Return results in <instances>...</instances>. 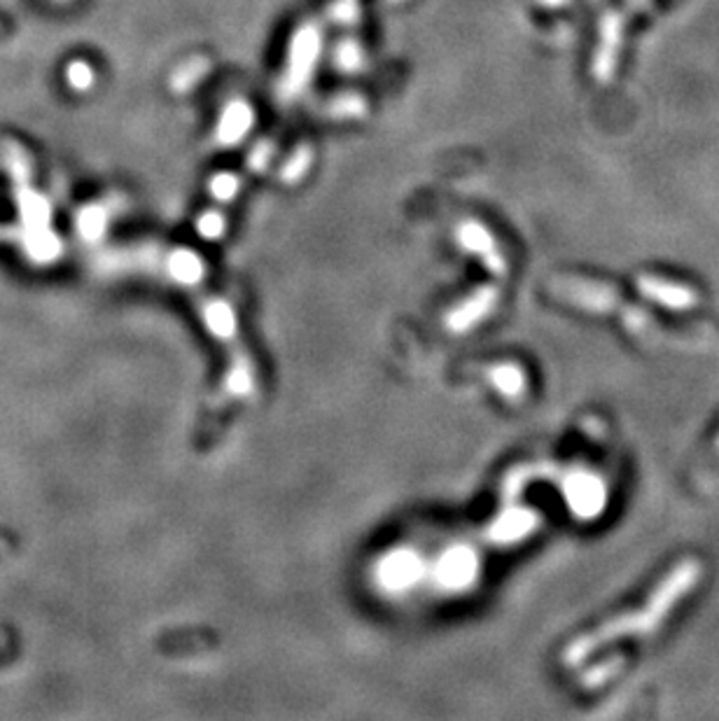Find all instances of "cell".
Masks as SVG:
<instances>
[{"label": "cell", "instance_id": "cell-3", "mask_svg": "<svg viewBox=\"0 0 719 721\" xmlns=\"http://www.w3.org/2000/svg\"><path fill=\"white\" fill-rule=\"evenodd\" d=\"M320 54H322V30L316 22H306L292 33L283 73L276 87L278 98H281L283 103L294 101V98H300L306 91L310 77H314L318 69Z\"/></svg>", "mask_w": 719, "mask_h": 721}, {"label": "cell", "instance_id": "cell-17", "mask_svg": "<svg viewBox=\"0 0 719 721\" xmlns=\"http://www.w3.org/2000/svg\"><path fill=\"white\" fill-rule=\"evenodd\" d=\"M717 474H719V432L712 439L710 451L706 453V457H703V465L698 469V479L700 481H712Z\"/></svg>", "mask_w": 719, "mask_h": 721}, {"label": "cell", "instance_id": "cell-14", "mask_svg": "<svg viewBox=\"0 0 719 721\" xmlns=\"http://www.w3.org/2000/svg\"><path fill=\"white\" fill-rule=\"evenodd\" d=\"M224 229H227L224 212L218 210V208L202 212L199 222H196V232H199L202 239H206V241H218V239H222Z\"/></svg>", "mask_w": 719, "mask_h": 721}, {"label": "cell", "instance_id": "cell-18", "mask_svg": "<svg viewBox=\"0 0 719 721\" xmlns=\"http://www.w3.org/2000/svg\"><path fill=\"white\" fill-rule=\"evenodd\" d=\"M73 77H75V85H80V87H87L92 82V73L87 65H73Z\"/></svg>", "mask_w": 719, "mask_h": 721}, {"label": "cell", "instance_id": "cell-2", "mask_svg": "<svg viewBox=\"0 0 719 721\" xmlns=\"http://www.w3.org/2000/svg\"><path fill=\"white\" fill-rule=\"evenodd\" d=\"M553 294L572 306L594 310V314L614 316L624 322L631 332L641 334V337H645L654 330V325H651L649 316L643 314V308H635L633 304H629L608 283L568 276V278H559V281H553Z\"/></svg>", "mask_w": 719, "mask_h": 721}, {"label": "cell", "instance_id": "cell-15", "mask_svg": "<svg viewBox=\"0 0 719 721\" xmlns=\"http://www.w3.org/2000/svg\"><path fill=\"white\" fill-rule=\"evenodd\" d=\"M273 155H276V143L271 138L257 140L251 147V152H248V171H253V173L267 171V167L271 163Z\"/></svg>", "mask_w": 719, "mask_h": 721}, {"label": "cell", "instance_id": "cell-10", "mask_svg": "<svg viewBox=\"0 0 719 721\" xmlns=\"http://www.w3.org/2000/svg\"><path fill=\"white\" fill-rule=\"evenodd\" d=\"M332 63H334V69L343 75H355L360 71H365V63H367L365 47L360 45L355 38H343L334 47Z\"/></svg>", "mask_w": 719, "mask_h": 721}, {"label": "cell", "instance_id": "cell-9", "mask_svg": "<svg viewBox=\"0 0 719 721\" xmlns=\"http://www.w3.org/2000/svg\"><path fill=\"white\" fill-rule=\"evenodd\" d=\"M210 61L206 57H192L185 63H180L175 73L171 75V89L175 94H190L196 89V85L210 73Z\"/></svg>", "mask_w": 719, "mask_h": 721}, {"label": "cell", "instance_id": "cell-1", "mask_svg": "<svg viewBox=\"0 0 719 721\" xmlns=\"http://www.w3.org/2000/svg\"><path fill=\"white\" fill-rule=\"evenodd\" d=\"M700 577H703L700 561H696V559L680 561L678 565L670 567L668 575L657 586L651 588L649 598L641 604V608L605 621V624L598 626L596 631L582 635L580 640H575L568 647L563 659L570 665H575V663L584 661L586 657H592L594 651L602 649L605 645H610L614 640L654 633L670 616V612H673L678 604L690 596V591L700 582Z\"/></svg>", "mask_w": 719, "mask_h": 721}, {"label": "cell", "instance_id": "cell-5", "mask_svg": "<svg viewBox=\"0 0 719 721\" xmlns=\"http://www.w3.org/2000/svg\"><path fill=\"white\" fill-rule=\"evenodd\" d=\"M635 285H637V290L645 294L647 300L657 302L659 306L673 308V310H690V308L700 304L698 290H694L692 285L670 281V278L643 273V276H637Z\"/></svg>", "mask_w": 719, "mask_h": 721}, {"label": "cell", "instance_id": "cell-4", "mask_svg": "<svg viewBox=\"0 0 719 721\" xmlns=\"http://www.w3.org/2000/svg\"><path fill=\"white\" fill-rule=\"evenodd\" d=\"M657 3H661V0H626L624 8H614L602 14L598 26V45L592 63V73L598 82H610L617 73V63L621 57V47H624L631 16L645 14Z\"/></svg>", "mask_w": 719, "mask_h": 721}, {"label": "cell", "instance_id": "cell-8", "mask_svg": "<svg viewBox=\"0 0 719 721\" xmlns=\"http://www.w3.org/2000/svg\"><path fill=\"white\" fill-rule=\"evenodd\" d=\"M325 114L337 122H351L363 120L367 114V98L357 91H343L334 94L330 101L325 103Z\"/></svg>", "mask_w": 719, "mask_h": 721}, {"label": "cell", "instance_id": "cell-20", "mask_svg": "<svg viewBox=\"0 0 719 721\" xmlns=\"http://www.w3.org/2000/svg\"><path fill=\"white\" fill-rule=\"evenodd\" d=\"M8 551V542H5V539L3 537H0V559H3V553Z\"/></svg>", "mask_w": 719, "mask_h": 721}, {"label": "cell", "instance_id": "cell-7", "mask_svg": "<svg viewBox=\"0 0 719 721\" xmlns=\"http://www.w3.org/2000/svg\"><path fill=\"white\" fill-rule=\"evenodd\" d=\"M458 241H461V245L465 250L477 253L479 257H484L488 267H493V269L504 267V261H502L500 250L496 245V239H493V234H488V229L484 224L474 222V220L463 222L461 227H458Z\"/></svg>", "mask_w": 719, "mask_h": 721}, {"label": "cell", "instance_id": "cell-6", "mask_svg": "<svg viewBox=\"0 0 719 721\" xmlns=\"http://www.w3.org/2000/svg\"><path fill=\"white\" fill-rule=\"evenodd\" d=\"M255 126V110L245 98L227 101L216 126L218 147H239Z\"/></svg>", "mask_w": 719, "mask_h": 721}, {"label": "cell", "instance_id": "cell-13", "mask_svg": "<svg viewBox=\"0 0 719 721\" xmlns=\"http://www.w3.org/2000/svg\"><path fill=\"white\" fill-rule=\"evenodd\" d=\"M208 190L212 194V199H216L222 206H227V204H232L239 196L241 178L234 175V173H218V175L210 178Z\"/></svg>", "mask_w": 719, "mask_h": 721}, {"label": "cell", "instance_id": "cell-21", "mask_svg": "<svg viewBox=\"0 0 719 721\" xmlns=\"http://www.w3.org/2000/svg\"><path fill=\"white\" fill-rule=\"evenodd\" d=\"M388 3H404V0H388Z\"/></svg>", "mask_w": 719, "mask_h": 721}, {"label": "cell", "instance_id": "cell-16", "mask_svg": "<svg viewBox=\"0 0 719 721\" xmlns=\"http://www.w3.org/2000/svg\"><path fill=\"white\" fill-rule=\"evenodd\" d=\"M360 3L357 0H334L330 5V20L339 26H355L360 22Z\"/></svg>", "mask_w": 719, "mask_h": 721}, {"label": "cell", "instance_id": "cell-19", "mask_svg": "<svg viewBox=\"0 0 719 721\" xmlns=\"http://www.w3.org/2000/svg\"><path fill=\"white\" fill-rule=\"evenodd\" d=\"M537 3L545 8H563L565 3H570V0H537Z\"/></svg>", "mask_w": 719, "mask_h": 721}, {"label": "cell", "instance_id": "cell-11", "mask_svg": "<svg viewBox=\"0 0 719 721\" xmlns=\"http://www.w3.org/2000/svg\"><path fill=\"white\" fill-rule=\"evenodd\" d=\"M310 163H314V150H310V145L300 143L288 155L281 171H278V178H281V183H285V185H297L300 180H304V175L310 171Z\"/></svg>", "mask_w": 719, "mask_h": 721}, {"label": "cell", "instance_id": "cell-12", "mask_svg": "<svg viewBox=\"0 0 719 721\" xmlns=\"http://www.w3.org/2000/svg\"><path fill=\"white\" fill-rule=\"evenodd\" d=\"M572 498H580V514H596L602 504V486L594 477H584L572 486Z\"/></svg>", "mask_w": 719, "mask_h": 721}]
</instances>
